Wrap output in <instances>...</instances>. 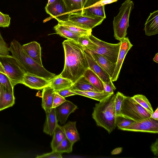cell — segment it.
I'll list each match as a JSON object with an SVG mask.
<instances>
[{
  "mask_svg": "<svg viewBox=\"0 0 158 158\" xmlns=\"http://www.w3.org/2000/svg\"><path fill=\"white\" fill-rule=\"evenodd\" d=\"M62 44L64 52V64L59 76L69 79L73 83L89 68L85 48L77 42L70 40H64Z\"/></svg>",
  "mask_w": 158,
  "mask_h": 158,
  "instance_id": "1",
  "label": "cell"
},
{
  "mask_svg": "<svg viewBox=\"0 0 158 158\" xmlns=\"http://www.w3.org/2000/svg\"><path fill=\"white\" fill-rule=\"evenodd\" d=\"M114 98V94L96 103L92 114L97 125L104 128L109 134L117 126Z\"/></svg>",
  "mask_w": 158,
  "mask_h": 158,
  "instance_id": "2",
  "label": "cell"
},
{
  "mask_svg": "<svg viewBox=\"0 0 158 158\" xmlns=\"http://www.w3.org/2000/svg\"><path fill=\"white\" fill-rule=\"evenodd\" d=\"M9 50L26 72L50 80L56 77L55 74L49 72L30 57L18 41L14 40L11 42Z\"/></svg>",
  "mask_w": 158,
  "mask_h": 158,
  "instance_id": "3",
  "label": "cell"
},
{
  "mask_svg": "<svg viewBox=\"0 0 158 158\" xmlns=\"http://www.w3.org/2000/svg\"><path fill=\"white\" fill-rule=\"evenodd\" d=\"M134 8V3L131 0H126L121 5L118 15L113 21L114 37L120 41L126 37L129 26L130 14Z\"/></svg>",
  "mask_w": 158,
  "mask_h": 158,
  "instance_id": "4",
  "label": "cell"
},
{
  "mask_svg": "<svg viewBox=\"0 0 158 158\" xmlns=\"http://www.w3.org/2000/svg\"><path fill=\"white\" fill-rule=\"evenodd\" d=\"M121 116L134 121L150 117L151 114L132 97H125L122 103Z\"/></svg>",
  "mask_w": 158,
  "mask_h": 158,
  "instance_id": "5",
  "label": "cell"
},
{
  "mask_svg": "<svg viewBox=\"0 0 158 158\" xmlns=\"http://www.w3.org/2000/svg\"><path fill=\"white\" fill-rule=\"evenodd\" d=\"M0 62L13 86L22 84L26 72L13 56L0 55Z\"/></svg>",
  "mask_w": 158,
  "mask_h": 158,
  "instance_id": "6",
  "label": "cell"
},
{
  "mask_svg": "<svg viewBox=\"0 0 158 158\" xmlns=\"http://www.w3.org/2000/svg\"><path fill=\"white\" fill-rule=\"evenodd\" d=\"M89 37L97 45L95 49L90 52L102 55L113 63L116 62L121 44L120 41L116 44L109 43L99 39L92 34L89 35Z\"/></svg>",
  "mask_w": 158,
  "mask_h": 158,
  "instance_id": "7",
  "label": "cell"
},
{
  "mask_svg": "<svg viewBox=\"0 0 158 158\" xmlns=\"http://www.w3.org/2000/svg\"><path fill=\"white\" fill-rule=\"evenodd\" d=\"M120 130L157 134L158 133V121L149 117L138 121H134L129 126Z\"/></svg>",
  "mask_w": 158,
  "mask_h": 158,
  "instance_id": "8",
  "label": "cell"
},
{
  "mask_svg": "<svg viewBox=\"0 0 158 158\" xmlns=\"http://www.w3.org/2000/svg\"><path fill=\"white\" fill-rule=\"evenodd\" d=\"M118 0H88L83 8L82 14L105 19V5L116 2Z\"/></svg>",
  "mask_w": 158,
  "mask_h": 158,
  "instance_id": "9",
  "label": "cell"
},
{
  "mask_svg": "<svg viewBox=\"0 0 158 158\" xmlns=\"http://www.w3.org/2000/svg\"><path fill=\"white\" fill-rule=\"evenodd\" d=\"M105 19L102 17L72 13L69 15L68 20L73 22L81 27L92 30L100 24Z\"/></svg>",
  "mask_w": 158,
  "mask_h": 158,
  "instance_id": "10",
  "label": "cell"
},
{
  "mask_svg": "<svg viewBox=\"0 0 158 158\" xmlns=\"http://www.w3.org/2000/svg\"><path fill=\"white\" fill-rule=\"evenodd\" d=\"M45 11L52 17L58 21L68 20L70 14L64 0H56L52 3L47 5Z\"/></svg>",
  "mask_w": 158,
  "mask_h": 158,
  "instance_id": "11",
  "label": "cell"
},
{
  "mask_svg": "<svg viewBox=\"0 0 158 158\" xmlns=\"http://www.w3.org/2000/svg\"><path fill=\"white\" fill-rule=\"evenodd\" d=\"M121 44L114 71L111 78L112 81H116L119 76L120 72L125 58L133 45L128 37H125L120 41Z\"/></svg>",
  "mask_w": 158,
  "mask_h": 158,
  "instance_id": "12",
  "label": "cell"
},
{
  "mask_svg": "<svg viewBox=\"0 0 158 158\" xmlns=\"http://www.w3.org/2000/svg\"><path fill=\"white\" fill-rule=\"evenodd\" d=\"M50 81L26 72L24 75L22 84L31 89L39 90L49 86Z\"/></svg>",
  "mask_w": 158,
  "mask_h": 158,
  "instance_id": "13",
  "label": "cell"
},
{
  "mask_svg": "<svg viewBox=\"0 0 158 158\" xmlns=\"http://www.w3.org/2000/svg\"><path fill=\"white\" fill-rule=\"evenodd\" d=\"M55 108L58 122L61 124H63L65 123L69 115L74 112L78 107L72 102L66 100Z\"/></svg>",
  "mask_w": 158,
  "mask_h": 158,
  "instance_id": "14",
  "label": "cell"
},
{
  "mask_svg": "<svg viewBox=\"0 0 158 158\" xmlns=\"http://www.w3.org/2000/svg\"><path fill=\"white\" fill-rule=\"evenodd\" d=\"M85 52L89 68L99 77L103 82H112L108 74L96 62L90 52L85 49Z\"/></svg>",
  "mask_w": 158,
  "mask_h": 158,
  "instance_id": "15",
  "label": "cell"
},
{
  "mask_svg": "<svg viewBox=\"0 0 158 158\" xmlns=\"http://www.w3.org/2000/svg\"><path fill=\"white\" fill-rule=\"evenodd\" d=\"M22 46L25 52L30 57L40 65L43 66L41 60V48L39 43L34 41Z\"/></svg>",
  "mask_w": 158,
  "mask_h": 158,
  "instance_id": "16",
  "label": "cell"
},
{
  "mask_svg": "<svg viewBox=\"0 0 158 158\" xmlns=\"http://www.w3.org/2000/svg\"><path fill=\"white\" fill-rule=\"evenodd\" d=\"M145 34L150 36L158 33V10H156L150 14L144 24Z\"/></svg>",
  "mask_w": 158,
  "mask_h": 158,
  "instance_id": "17",
  "label": "cell"
},
{
  "mask_svg": "<svg viewBox=\"0 0 158 158\" xmlns=\"http://www.w3.org/2000/svg\"><path fill=\"white\" fill-rule=\"evenodd\" d=\"M15 100L14 93L2 84L0 92V111L13 106Z\"/></svg>",
  "mask_w": 158,
  "mask_h": 158,
  "instance_id": "18",
  "label": "cell"
},
{
  "mask_svg": "<svg viewBox=\"0 0 158 158\" xmlns=\"http://www.w3.org/2000/svg\"><path fill=\"white\" fill-rule=\"evenodd\" d=\"M46 118L44 125L43 131L51 136L53 133L58 124V121L56 115L55 108H52L46 113Z\"/></svg>",
  "mask_w": 158,
  "mask_h": 158,
  "instance_id": "19",
  "label": "cell"
},
{
  "mask_svg": "<svg viewBox=\"0 0 158 158\" xmlns=\"http://www.w3.org/2000/svg\"><path fill=\"white\" fill-rule=\"evenodd\" d=\"M90 53L97 63L108 74L111 79L114 71L116 63L112 62L99 54L91 52Z\"/></svg>",
  "mask_w": 158,
  "mask_h": 158,
  "instance_id": "20",
  "label": "cell"
},
{
  "mask_svg": "<svg viewBox=\"0 0 158 158\" xmlns=\"http://www.w3.org/2000/svg\"><path fill=\"white\" fill-rule=\"evenodd\" d=\"M56 92L49 86L43 89L42 92V106L45 113L48 112L52 108L54 98Z\"/></svg>",
  "mask_w": 158,
  "mask_h": 158,
  "instance_id": "21",
  "label": "cell"
},
{
  "mask_svg": "<svg viewBox=\"0 0 158 158\" xmlns=\"http://www.w3.org/2000/svg\"><path fill=\"white\" fill-rule=\"evenodd\" d=\"M76 121H69L62 126L66 138L73 144L80 140L79 134L76 127Z\"/></svg>",
  "mask_w": 158,
  "mask_h": 158,
  "instance_id": "22",
  "label": "cell"
},
{
  "mask_svg": "<svg viewBox=\"0 0 158 158\" xmlns=\"http://www.w3.org/2000/svg\"><path fill=\"white\" fill-rule=\"evenodd\" d=\"M70 89L71 90L101 92L93 86L83 76L73 84Z\"/></svg>",
  "mask_w": 158,
  "mask_h": 158,
  "instance_id": "23",
  "label": "cell"
},
{
  "mask_svg": "<svg viewBox=\"0 0 158 158\" xmlns=\"http://www.w3.org/2000/svg\"><path fill=\"white\" fill-rule=\"evenodd\" d=\"M73 84L69 79L58 75L51 80L49 86L56 92L64 89L71 88Z\"/></svg>",
  "mask_w": 158,
  "mask_h": 158,
  "instance_id": "24",
  "label": "cell"
},
{
  "mask_svg": "<svg viewBox=\"0 0 158 158\" xmlns=\"http://www.w3.org/2000/svg\"><path fill=\"white\" fill-rule=\"evenodd\" d=\"M64 1L70 14L72 13L82 14L83 8L88 0H64Z\"/></svg>",
  "mask_w": 158,
  "mask_h": 158,
  "instance_id": "25",
  "label": "cell"
},
{
  "mask_svg": "<svg viewBox=\"0 0 158 158\" xmlns=\"http://www.w3.org/2000/svg\"><path fill=\"white\" fill-rule=\"evenodd\" d=\"M83 76L91 85L99 91H104L103 81L99 77L89 68L85 71Z\"/></svg>",
  "mask_w": 158,
  "mask_h": 158,
  "instance_id": "26",
  "label": "cell"
},
{
  "mask_svg": "<svg viewBox=\"0 0 158 158\" xmlns=\"http://www.w3.org/2000/svg\"><path fill=\"white\" fill-rule=\"evenodd\" d=\"M58 23L61 24L69 31L75 34L81 35H88L91 34L92 30L82 28L73 22L69 20L65 21H58Z\"/></svg>",
  "mask_w": 158,
  "mask_h": 158,
  "instance_id": "27",
  "label": "cell"
},
{
  "mask_svg": "<svg viewBox=\"0 0 158 158\" xmlns=\"http://www.w3.org/2000/svg\"><path fill=\"white\" fill-rule=\"evenodd\" d=\"M72 91L76 94L77 95H79L89 98L99 102L101 101L106 97L113 94L108 93L104 91L97 92L94 91H81L77 90Z\"/></svg>",
  "mask_w": 158,
  "mask_h": 158,
  "instance_id": "28",
  "label": "cell"
},
{
  "mask_svg": "<svg viewBox=\"0 0 158 158\" xmlns=\"http://www.w3.org/2000/svg\"><path fill=\"white\" fill-rule=\"evenodd\" d=\"M54 29L56 33L68 40L77 42L78 37L81 35L72 32L63 26L58 23L55 26Z\"/></svg>",
  "mask_w": 158,
  "mask_h": 158,
  "instance_id": "29",
  "label": "cell"
},
{
  "mask_svg": "<svg viewBox=\"0 0 158 158\" xmlns=\"http://www.w3.org/2000/svg\"><path fill=\"white\" fill-rule=\"evenodd\" d=\"M53 138L51 143L52 151H55L56 148L65 138H66L62 127L57 125L53 134Z\"/></svg>",
  "mask_w": 158,
  "mask_h": 158,
  "instance_id": "30",
  "label": "cell"
},
{
  "mask_svg": "<svg viewBox=\"0 0 158 158\" xmlns=\"http://www.w3.org/2000/svg\"><path fill=\"white\" fill-rule=\"evenodd\" d=\"M132 98L141 106L145 109L150 114L153 112L152 105L146 96L142 94H136Z\"/></svg>",
  "mask_w": 158,
  "mask_h": 158,
  "instance_id": "31",
  "label": "cell"
},
{
  "mask_svg": "<svg viewBox=\"0 0 158 158\" xmlns=\"http://www.w3.org/2000/svg\"><path fill=\"white\" fill-rule=\"evenodd\" d=\"M77 42L85 49L90 52H93L97 47L96 45L90 39L89 35L80 36L78 39Z\"/></svg>",
  "mask_w": 158,
  "mask_h": 158,
  "instance_id": "32",
  "label": "cell"
},
{
  "mask_svg": "<svg viewBox=\"0 0 158 158\" xmlns=\"http://www.w3.org/2000/svg\"><path fill=\"white\" fill-rule=\"evenodd\" d=\"M0 83L12 92L14 93V86L12 85L4 68L0 62Z\"/></svg>",
  "mask_w": 158,
  "mask_h": 158,
  "instance_id": "33",
  "label": "cell"
},
{
  "mask_svg": "<svg viewBox=\"0 0 158 158\" xmlns=\"http://www.w3.org/2000/svg\"><path fill=\"white\" fill-rule=\"evenodd\" d=\"M73 144V143L66 138L56 147L55 151L62 153H70L72 151Z\"/></svg>",
  "mask_w": 158,
  "mask_h": 158,
  "instance_id": "34",
  "label": "cell"
},
{
  "mask_svg": "<svg viewBox=\"0 0 158 158\" xmlns=\"http://www.w3.org/2000/svg\"><path fill=\"white\" fill-rule=\"evenodd\" d=\"M125 97L123 94L119 92H118L115 95L114 105L116 117L121 116V105Z\"/></svg>",
  "mask_w": 158,
  "mask_h": 158,
  "instance_id": "35",
  "label": "cell"
},
{
  "mask_svg": "<svg viewBox=\"0 0 158 158\" xmlns=\"http://www.w3.org/2000/svg\"><path fill=\"white\" fill-rule=\"evenodd\" d=\"M134 122L131 119L118 116L116 118V126L118 129H121L129 126Z\"/></svg>",
  "mask_w": 158,
  "mask_h": 158,
  "instance_id": "36",
  "label": "cell"
},
{
  "mask_svg": "<svg viewBox=\"0 0 158 158\" xmlns=\"http://www.w3.org/2000/svg\"><path fill=\"white\" fill-rule=\"evenodd\" d=\"M10 17L0 11V27H8L10 24Z\"/></svg>",
  "mask_w": 158,
  "mask_h": 158,
  "instance_id": "37",
  "label": "cell"
},
{
  "mask_svg": "<svg viewBox=\"0 0 158 158\" xmlns=\"http://www.w3.org/2000/svg\"><path fill=\"white\" fill-rule=\"evenodd\" d=\"M9 47L0 32V55H8L9 53Z\"/></svg>",
  "mask_w": 158,
  "mask_h": 158,
  "instance_id": "38",
  "label": "cell"
},
{
  "mask_svg": "<svg viewBox=\"0 0 158 158\" xmlns=\"http://www.w3.org/2000/svg\"><path fill=\"white\" fill-rule=\"evenodd\" d=\"M62 153L56 151H52L50 152L43 154L40 155H38L36 157L37 158H62Z\"/></svg>",
  "mask_w": 158,
  "mask_h": 158,
  "instance_id": "39",
  "label": "cell"
},
{
  "mask_svg": "<svg viewBox=\"0 0 158 158\" xmlns=\"http://www.w3.org/2000/svg\"><path fill=\"white\" fill-rule=\"evenodd\" d=\"M66 100L64 98L56 92L53 101L52 108H55L61 104Z\"/></svg>",
  "mask_w": 158,
  "mask_h": 158,
  "instance_id": "40",
  "label": "cell"
},
{
  "mask_svg": "<svg viewBox=\"0 0 158 158\" xmlns=\"http://www.w3.org/2000/svg\"><path fill=\"white\" fill-rule=\"evenodd\" d=\"M104 91L109 94H114V91L116 89L112 82L109 83L103 82Z\"/></svg>",
  "mask_w": 158,
  "mask_h": 158,
  "instance_id": "41",
  "label": "cell"
},
{
  "mask_svg": "<svg viewBox=\"0 0 158 158\" xmlns=\"http://www.w3.org/2000/svg\"><path fill=\"white\" fill-rule=\"evenodd\" d=\"M56 92L64 98L67 97L77 95L76 94L71 90L70 88L64 89L58 91Z\"/></svg>",
  "mask_w": 158,
  "mask_h": 158,
  "instance_id": "42",
  "label": "cell"
},
{
  "mask_svg": "<svg viewBox=\"0 0 158 158\" xmlns=\"http://www.w3.org/2000/svg\"><path fill=\"white\" fill-rule=\"evenodd\" d=\"M151 150L155 156H158V139H157L156 141L151 145Z\"/></svg>",
  "mask_w": 158,
  "mask_h": 158,
  "instance_id": "43",
  "label": "cell"
},
{
  "mask_svg": "<svg viewBox=\"0 0 158 158\" xmlns=\"http://www.w3.org/2000/svg\"><path fill=\"white\" fill-rule=\"evenodd\" d=\"M123 149L122 148H116L111 152V154L112 155L118 154L121 153Z\"/></svg>",
  "mask_w": 158,
  "mask_h": 158,
  "instance_id": "44",
  "label": "cell"
},
{
  "mask_svg": "<svg viewBox=\"0 0 158 158\" xmlns=\"http://www.w3.org/2000/svg\"><path fill=\"white\" fill-rule=\"evenodd\" d=\"M150 118L158 121V108L157 107L155 111L151 114Z\"/></svg>",
  "mask_w": 158,
  "mask_h": 158,
  "instance_id": "45",
  "label": "cell"
},
{
  "mask_svg": "<svg viewBox=\"0 0 158 158\" xmlns=\"http://www.w3.org/2000/svg\"><path fill=\"white\" fill-rule=\"evenodd\" d=\"M153 60L156 63H158V53H156L153 59Z\"/></svg>",
  "mask_w": 158,
  "mask_h": 158,
  "instance_id": "46",
  "label": "cell"
},
{
  "mask_svg": "<svg viewBox=\"0 0 158 158\" xmlns=\"http://www.w3.org/2000/svg\"><path fill=\"white\" fill-rule=\"evenodd\" d=\"M56 0H48V2L47 4V5H48L52 3L53 2H54Z\"/></svg>",
  "mask_w": 158,
  "mask_h": 158,
  "instance_id": "47",
  "label": "cell"
},
{
  "mask_svg": "<svg viewBox=\"0 0 158 158\" xmlns=\"http://www.w3.org/2000/svg\"><path fill=\"white\" fill-rule=\"evenodd\" d=\"M2 84L1 83H0V90H1V87Z\"/></svg>",
  "mask_w": 158,
  "mask_h": 158,
  "instance_id": "48",
  "label": "cell"
}]
</instances>
